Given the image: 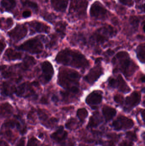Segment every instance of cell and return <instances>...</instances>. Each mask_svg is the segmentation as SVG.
Here are the masks:
<instances>
[{"mask_svg":"<svg viewBox=\"0 0 145 146\" xmlns=\"http://www.w3.org/2000/svg\"><path fill=\"white\" fill-rule=\"evenodd\" d=\"M55 60L58 63L76 68H84L89 66V62L84 56L79 52L68 50L60 52Z\"/></svg>","mask_w":145,"mask_h":146,"instance_id":"6da1fadb","label":"cell"},{"mask_svg":"<svg viewBox=\"0 0 145 146\" xmlns=\"http://www.w3.org/2000/svg\"><path fill=\"white\" fill-rule=\"evenodd\" d=\"M17 48L33 54H41L43 49V44L40 38L36 37L30 38L20 45Z\"/></svg>","mask_w":145,"mask_h":146,"instance_id":"7a4b0ae2","label":"cell"},{"mask_svg":"<svg viewBox=\"0 0 145 146\" xmlns=\"http://www.w3.org/2000/svg\"><path fill=\"white\" fill-rule=\"evenodd\" d=\"M28 33V29L24 25H17L13 29L8 33V36L10 38L19 42L25 37Z\"/></svg>","mask_w":145,"mask_h":146,"instance_id":"3957f363","label":"cell"},{"mask_svg":"<svg viewBox=\"0 0 145 146\" xmlns=\"http://www.w3.org/2000/svg\"><path fill=\"white\" fill-rule=\"evenodd\" d=\"M91 17L98 19H104L107 16V11L106 9L99 2L94 3L90 9Z\"/></svg>","mask_w":145,"mask_h":146,"instance_id":"277c9868","label":"cell"},{"mask_svg":"<svg viewBox=\"0 0 145 146\" xmlns=\"http://www.w3.org/2000/svg\"><path fill=\"white\" fill-rule=\"evenodd\" d=\"M134 122L131 119L121 116L113 121L112 127L117 131L130 129L134 126Z\"/></svg>","mask_w":145,"mask_h":146,"instance_id":"5b68a950","label":"cell"},{"mask_svg":"<svg viewBox=\"0 0 145 146\" xmlns=\"http://www.w3.org/2000/svg\"><path fill=\"white\" fill-rule=\"evenodd\" d=\"M116 57L120 60L121 71L125 75H128L129 72L130 71L129 69L132 65V62L129 59L128 54L127 52L121 51L117 54Z\"/></svg>","mask_w":145,"mask_h":146,"instance_id":"8992f818","label":"cell"},{"mask_svg":"<svg viewBox=\"0 0 145 146\" xmlns=\"http://www.w3.org/2000/svg\"><path fill=\"white\" fill-rule=\"evenodd\" d=\"M37 115L41 124L48 129L53 128L58 121L57 118L54 117L49 118L47 114L41 110H38Z\"/></svg>","mask_w":145,"mask_h":146,"instance_id":"52a82bcc","label":"cell"},{"mask_svg":"<svg viewBox=\"0 0 145 146\" xmlns=\"http://www.w3.org/2000/svg\"><path fill=\"white\" fill-rule=\"evenodd\" d=\"M15 93L19 97L28 98L35 95L33 88L29 83H24L16 88Z\"/></svg>","mask_w":145,"mask_h":146,"instance_id":"ba28073f","label":"cell"},{"mask_svg":"<svg viewBox=\"0 0 145 146\" xmlns=\"http://www.w3.org/2000/svg\"><path fill=\"white\" fill-rule=\"evenodd\" d=\"M30 28L31 34L37 33H49L50 31V28L49 26L43 22L37 21H33L28 23Z\"/></svg>","mask_w":145,"mask_h":146,"instance_id":"9c48e42d","label":"cell"},{"mask_svg":"<svg viewBox=\"0 0 145 146\" xmlns=\"http://www.w3.org/2000/svg\"><path fill=\"white\" fill-rule=\"evenodd\" d=\"M87 5L86 0H72L70 9L75 12L79 16H81L86 14Z\"/></svg>","mask_w":145,"mask_h":146,"instance_id":"30bf717a","label":"cell"},{"mask_svg":"<svg viewBox=\"0 0 145 146\" xmlns=\"http://www.w3.org/2000/svg\"><path fill=\"white\" fill-rule=\"evenodd\" d=\"M42 74L41 77L43 83H47L52 79L54 73L53 67L52 64L47 61L43 62L41 64Z\"/></svg>","mask_w":145,"mask_h":146,"instance_id":"8fae6325","label":"cell"},{"mask_svg":"<svg viewBox=\"0 0 145 146\" xmlns=\"http://www.w3.org/2000/svg\"><path fill=\"white\" fill-rule=\"evenodd\" d=\"M140 100V94L138 92H135L126 98L125 104L128 108H133L139 104Z\"/></svg>","mask_w":145,"mask_h":146,"instance_id":"7c38bea8","label":"cell"},{"mask_svg":"<svg viewBox=\"0 0 145 146\" xmlns=\"http://www.w3.org/2000/svg\"><path fill=\"white\" fill-rule=\"evenodd\" d=\"M67 135V132L64 130V127L61 126L56 131L50 135V138L55 142L60 143L66 139Z\"/></svg>","mask_w":145,"mask_h":146,"instance_id":"4fadbf2b","label":"cell"},{"mask_svg":"<svg viewBox=\"0 0 145 146\" xmlns=\"http://www.w3.org/2000/svg\"><path fill=\"white\" fill-rule=\"evenodd\" d=\"M22 57V54L20 52H18L12 49H7L5 51L3 55V58L7 61L20 60Z\"/></svg>","mask_w":145,"mask_h":146,"instance_id":"5bb4252c","label":"cell"},{"mask_svg":"<svg viewBox=\"0 0 145 146\" xmlns=\"http://www.w3.org/2000/svg\"><path fill=\"white\" fill-rule=\"evenodd\" d=\"M102 96L101 93L94 91L88 95L86 99V103L90 106L99 104L102 101Z\"/></svg>","mask_w":145,"mask_h":146,"instance_id":"9a60e30c","label":"cell"},{"mask_svg":"<svg viewBox=\"0 0 145 146\" xmlns=\"http://www.w3.org/2000/svg\"><path fill=\"white\" fill-rule=\"evenodd\" d=\"M102 73L101 67L97 66L90 70L88 74L85 77V80L89 83H93L98 80Z\"/></svg>","mask_w":145,"mask_h":146,"instance_id":"2e32d148","label":"cell"},{"mask_svg":"<svg viewBox=\"0 0 145 146\" xmlns=\"http://www.w3.org/2000/svg\"><path fill=\"white\" fill-rule=\"evenodd\" d=\"M16 87L7 82H3L0 85V93L3 96H10L15 93Z\"/></svg>","mask_w":145,"mask_h":146,"instance_id":"e0dca14e","label":"cell"},{"mask_svg":"<svg viewBox=\"0 0 145 146\" xmlns=\"http://www.w3.org/2000/svg\"><path fill=\"white\" fill-rule=\"evenodd\" d=\"M53 8L57 12L66 11L68 4V0H50Z\"/></svg>","mask_w":145,"mask_h":146,"instance_id":"ac0fdd59","label":"cell"},{"mask_svg":"<svg viewBox=\"0 0 145 146\" xmlns=\"http://www.w3.org/2000/svg\"><path fill=\"white\" fill-rule=\"evenodd\" d=\"M12 106L8 103L0 104V117H8L11 116L13 113Z\"/></svg>","mask_w":145,"mask_h":146,"instance_id":"d6986e66","label":"cell"},{"mask_svg":"<svg viewBox=\"0 0 145 146\" xmlns=\"http://www.w3.org/2000/svg\"><path fill=\"white\" fill-rule=\"evenodd\" d=\"M102 118L98 112H95L94 115L90 117L88 127H96L102 122Z\"/></svg>","mask_w":145,"mask_h":146,"instance_id":"ffe728a7","label":"cell"},{"mask_svg":"<svg viewBox=\"0 0 145 146\" xmlns=\"http://www.w3.org/2000/svg\"><path fill=\"white\" fill-rule=\"evenodd\" d=\"M103 114L106 121H110L116 114V111L114 108L109 106H105L103 108Z\"/></svg>","mask_w":145,"mask_h":146,"instance_id":"44dd1931","label":"cell"},{"mask_svg":"<svg viewBox=\"0 0 145 146\" xmlns=\"http://www.w3.org/2000/svg\"><path fill=\"white\" fill-rule=\"evenodd\" d=\"M17 5L16 0H1V6L3 8L8 11L13 10Z\"/></svg>","mask_w":145,"mask_h":146,"instance_id":"7402d4cb","label":"cell"},{"mask_svg":"<svg viewBox=\"0 0 145 146\" xmlns=\"http://www.w3.org/2000/svg\"><path fill=\"white\" fill-rule=\"evenodd\" d=\"M117 87L120 90L123 92H130V89L128 86L126 84L125 81L121 75H119L117 78Z\"/></svg>","mask_w":145,"mask_h":146,"instance_id":"603a6c76","label":"cell"},{"mask_svg":"<svg viewBox=\"0 0 145 146\" xmlns=\"http://www.w3.org/2000/svg\"><path fill=\"white\" fill-rule=\"evenodd\" d=\"M145 44H141L137 48V57L142 63L145 62Z\"/></svg>","mask_w":145,"mask_h":146,"instance_id":"cb8c5ba5","label":"cell"},{"mask_svg":"<svg viewBox=\"0 0 145 146\" xmlns=\"http://www.w3.org/2000/svg\"><path fill=\"white\" fill-rule=\"evenodd\" d=\"M22 6L24 7L30 8L33 10L37 11L38 9V5L36 3L30 0H20Z\"/></svg>","mask_w":145,"mask_h":146,"instance_id":"d4e9b609","label":"cell"},{"mask_svg":"<svg viewBox=\"0 0 145 146\" xmlns=\"http://www.w3.org/2000/svg\"><path fill=\"white\" fill-rule=\"evenodd\" d=\"M35 60L33 57L26 56L24 60V62L22 64V68L24 70H26L31 66L35 65Z\"/></svg>","mask_w":145,"mask_h":146,"instance_id":"484cf974","label":"cell"},{"mask_svg":"<svg viewBox=\"0 0 145 146\" xmlns=\"http://www.w3.org/2000/svg\"><path fill=\"white\" fill-rule=\"evenodd\" d=\"M88 115V112L84 108L79 109L77 112V117L81 120V121L82 122H83L87 118Z\"/></svg>","mask_w":145,"mask_h":146,"instance_id":"4316f807","label":"cell"},{"mask_svg":"<svg viewBox=\"0 0 145 146\" xmlns=\"http://www.w3.org/2000/svg\"><path fill=\"white\" fill-rule=\"evenodd\" d=\"M26 146H42L41 141L36 137L32 136L29 138Z\"/></svg>","mask_w":145,"mask_h":146,"instance_id":"83f0119b","label":"cell"},{"mask_svg":"<svg viewBox=\"0 0 145 146\" xmlns=\"http://www.w3.org/2000/svg\"><path fill=\"white\" fill-rule=\"evenodd\" d=\"M3 20L4 21V23L2 20H0V24H3V25H4L1 28V29H3V30L9 29L13 25L12 19L11 18H9L6 20L4 19Z\"/></svg>","mask_w":145,"mask_h":146,"instance_id":"f1b7e54d","label":"cell"},{"mask_svg":"<svg viewBox=\"0 0 145 146\" xmlns=\"http://www.w3.org/2000/svg\"><path fill=\"white\" fill-rule=\"evenodd\" d=\"M77 123V121L74 118L70 119L66 123V128L69 129H72L75 128L76 124Z\"/></svg>","mask_w":145,"mask_h":146,"instance_id":"f546056e","label":"cell"},{"mask_svg":"<svg viewBox=\"0 0 145 146\" xmlns=\"http://www.w3.org/2000/svg\"><path fill=\"white\" fill-rule=\"evenodd\" d=\"M130 24L135 28H138L140 20L136 16H131L129 19Z\"/></svg>","mask_w":145,"mask_h":146,"instance_id":"4dcf8cb0","label":"cell"},{"mask_svg":"<svg viewBox=\"0 0 145 146\" xmlns=\"http://www.w3.org/2000/svg\"><path fill=\"white\" fill-rule=\"evenodd\" d=\"M119 1L122 4L129 7H133L134 4L133 0H119Z\"/></svg>","mask_w":145,"mask_h":146,"instance_id":"1f68e13d","label":"cell"},{"mask_svg":"<svg viewBox=\"0 0 145 146\" xmlns=\"http://www.w3.org/2000/svg\"><path fill=\"white\" fill-rule=\"evenodd\" d=\"M127 137L131 140L133 141H137V139L136 135L133 132H129L127 133Z\"/></svg>","mask_w":145,"mask_h":146,"instance_id":"d6a6232c","label":"cell"},{"mask_svg":"<svg viewBox=\"0 0 145 146\" xmlns=\"http://www.w3.org/2000/svg\"><path fill=\"white\" fill-rule=\"evenodd\" d=\"M109 85L111 87L116 88L117 87V80L114 78H111L109 80Z\"/></svg>","mask_w":145,"mask_h":146,"instance_id":"836d02e7","label":"cell"},{"mask_svg":"<svg viewBox=\"0 0 145 146\" xmlns=\"http://www.w3.org/2000/svg\"><path fill=\"white\" fill-rule=\"evenodd\" d=\"M25 137H23L19 140L16 143L15 146H25Z\"/></svg>","mask_w":145,"mask_h":146,"instance_id":"e575fe53","label":"cell"},{"mask_svg":"<svg viewBox=\"0 0 145 146\" xmlns=\"http://www.w3.org/2000/svg\"><path fill=\"white\" fill-rule=\"evenodd\" d=\"M6 47V44L5 42L3 40H0V56H1L2 53L3 52Z\"/></svg>","mask_w":145,"mask_h":146,"instance_id":"d590c367","label":"cell"},{"mask_svg":"<svg viewBox=\"0 0 145 146\" xmlns=\"http://www.w3.org/2000/svg\"><path fill=\"white\" fill-rule=\"evenodd\" d=\"M31 11H29V10H26V11H24L23 13H22V16L24 18H29V17L31 16Z\"/></svg>","mask_w":145,"mask_h":146,"instance_id":"8d00e7d4","label":"cell"},{"mask_svg":"<svg viewBox=\"0 0 145 146\" xmlns=\"http://www.w3.org/2000/svg\"><path fill=\"white\" fill-rule=\"evenodd\" d=\"M70 91L73 93H77L79 92V90L77 87L72 86L70 88Z\"/></svg>","mask_w":145,"mask_h":146,"instance_id":"74e56055","label":"cell"},{"mask_svg":"<svg viewBox=\"0 0 145 146\" xmlns=\"http://www.w3.org/2000/svg\"><path fill=\"white\" fill-rule=\"evenodd\" d=\"M121 98H122V97H119L118 95H117V96H115L114 99H115L116 102H117V103H120V102L123 101V100L121 99Z\"/></svg>","mask_w":145,"mask_h":146,"instance_id":"f35d334b","label":"cell"},{"mask_svg":"<svg viewBox=\"0 0 145 146\" xmlns=\"http://www.w3.org/2000/svg\"><path fill=\"white\" fill-rule=\"evenodd\" d=\"M121 146H132L130 144H128L126 142H124V143H122L121 144Z\"/></svg>","mask_w":145,"mask_h":146,"instance_id":"ab89813d","label":"cell"},{"mask_svg":"<svg viewBox=\"0 0 145 146\" xmlns=\"http://www.w3.org/2000/svg\"><path fill=\"white\" fill-rule=\"evenodd\" d=\"M142 118H143V121H145V110H143V111H142Z\"/></svg>","mask_w":145,"mask_h":146,"instance_id":"60d3db41","label":"cell"},{"mask_svg":"<svg viewBox=\"0 0 145 146\" xmlns=\"http://www.w3.org/2000/svg\"><path fill=\"white\" fill-rule=\"evenodd\" d=\"M141 81H142V82H145V76H143V77H142V78H141Z\"/></svg>","mask_w":145,"mask_h":146,"instance_id":"b9f144b4","label":"cell"},{"mask_svg":"<svg viewBox=\"0 0 145 146\" xmlns=\"http://www.w3.org/2000/svg\"><path fill=\"white\" fill-rule=\"evenodd\" d=\"M79 146H87L85 145H83V144H80V145H79Z\"/></svg>","mask_w":145,"mask_h":146,"instance_id":"7bdbcfd3","label":"cell"}]
</instances>
